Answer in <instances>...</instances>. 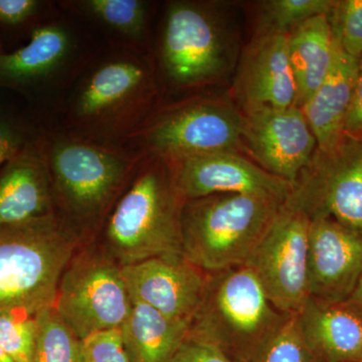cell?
Returning a JSON list of instances; mask_svg holds the SVG:
<instances>
[{"label": "cell", "mask_w": 362, "mask_h": 362, "mask_svg": "<svg viewBox=\"0 0 362 362\" xmlns=\"http://www.w3.org/2000/svg\"><path fill=\"white\" fill-rule=\"evenodd\" d=\"M168 161L158 157L139 168L107 216L102 247L120 266L182 254L181 211Z\"/></svg>", "instance_id": "6da1fadb"}, {"label": "cell", "mask_w": 362, "mask_h": 362, "mask_svg": "<svg viewBox=\"0 0 362 362\" xmlns=\"http://www.w3.org/2000/svg\"><path fill=\"white\" fill-rule=\"evenodd\" d=\"M86 244L56 214L0 226V313L35 317L54 306L62 274Z\"/></svg>", "instance_id": "7a4b0ae2"}, {"label": "cell", "mask_w": 362, "mask_h": 362, "mask_svg": "<svg viewBox=\"0 0 362 362\" xmlns=\"http://www.w3.org/2000/svg\"><path fill=\"white\" fill-rule=\"evenodd\" d=\"M47 158L54 214L88 244L134 175L137 157L66 138L52 145Z\"/></svg>", "instance_id": "3957f363"}, {"label": "cell", "mask_w": 362, "mask_h": 362, "mask_svg": "<svg viewBox=\"0 0 362 362\" xmlns=\"http://www.w3.org/2000/svg\"><path fill=\"white\" fill-rule=\"evenodd\" d=\"M290 315L279 311L247 266L209 273L189 335L235 362H257Z\"/></svg>", "instance_id": "277c9868"}, {"label": "cell", "mask_w": 362, "mask_h": 362, "mask_svg": "<svg viewBox=\"0 0 362 362\" xmlns=\"http://www.w3.org/2000/svg\"><path fill=\"white\" fill-rule=\"evenodd\" d=\"M283 206L247 194L185 201L181 211L183 256L207 273L246 265Z\"/></svg>", "instance_id": "5b68a950"}, {"label": "cell", "mask_w": 362, "mask_h": 362, "mask_svg": "<svg viewBox=\"0 0 362 362\" xmlns=\"http://www.w3.org/2000/svg\"><path fill=\"white\" fill-rule=\"evenodd\" d=\"M54 308L81 340L120 329L132 310L121 266L100 244L81 247L62 274Z\"/></svg>", "instance_id": "8992f818"}, {"label": "cell", "mask_w": 362, "mask_h": 362, "mask_svg": "<svg viewBox=\"0 0 362 362\" xmlns=\"http://www.w3.org/2000/svg\"><path fill=\"white\" fill-rule=\"evenodd\" d=\"M284 206L362 233V140L345 135L333 148L317 149Z\"/></svg>", "instance_id": "52a82bcc"}, {"label": "cell", "mask_w": 362, "mask_h": 362, "mask_svg": "<svg viewBox=\"0 0 362 362\" xmlns=\"http://www.w3.org/2000/svg\"><path fill=\"white\" fill-rule=\"evenodd\" d=\"M311 221L284 206L246 263L271 303L288 315L309 299L308 247Z\"/></svg>", "instance_id": "ba28073f"}, {"label": "cell", "mask_w": 362, "mask_h": 362, "mask_svg": "<svg viewBox=\"0 0 362 362\" xmlns=\"http://www.w3.org/2000/svg\"><path fill=\"white\" fill-rule=\"evenodd\" d=\"M244 117L226 105L197 103L173 112L145 133L157 157L177 161L218 152H237L243 145Z\"/></svg>", "instance_id": "9c48e42d"}, {"label": "cell", "mask_w": 362, "mask_h": 362, "mask_svg": "<svg viewBox=\"0 0 362 362\" xmlns=\"http://www.w3.org/2000/svg\"><path fill=\"white\" fill-rule=\"evenodd\" d=\"M185 201L214 194H247L284 204L291 183L269 173L237 152H218L168 161Z\"/></svg>", "instance_id": "30bf717a"}, {"label": "cell", "mask_w": 362, "mask_h": 362, "mask_svg": "<svg viewBox=\"0 0 362 362\" xmlns=\"http://www.w3.org/2000/svg\"><path fill=\"white\" fill-rule=\"evenodd\" d=\"M225 52L216 21L201 6L175 4L169 8L162 42L166 74L178 85L201 84L223 69Z\"/></svg>", "instance_id": "8fae6325"}, {"label": "cell", "mask_w": 362, "mask_h": 362, "mask_svg": "<svg viewBox=\"0 0 362 362\" xmlns=\"http://www.w3.org/2000/svg\"><path fill=\"white\" fill-rule=\"evenodd\" d=\"M243 144L262 168L292 185L317 150L315 136L296 106L247 112Z\"/></svg>", "instance_id": "7c38bea8"}, {"label": "cell", "mask_w": 362, "mask_h": 362, "mask_svg": "<svg viewBox=\"0 0 362 362\" xmlns=\"http://www.w3.org/2000/svg\"><path fill=\"white\" fill-rule=\"evenodd\" d=\"M121 273L133 303L148 305L169 318L189 323L204 299L209 275L183 254L121 266Z\"/></svg>", "instance_id": "4fadbf2b"}, {"label": "cell", "mask_w": 362, "mask_h": 362, "mask_svg": "<svg viewBox=\"0 0 362 362\" xmlns=\"http://www.w3.org/2000/svg\"><path fill=\"white\" fill-rule=\"evenodd\" d=\"M362 272V233L331 218L312 220L309 230V296L324 303H343Z\"/></svg>", "instance_id": "5bb4252c"}, {"label": "cell", "mask_w": 362, "mask_h": 362, "mask_svg": "<svg viewBox=\"0 0 362 362\" xmlns=\"http://www.w3.org/2000/svg\"><path fill=\"white\" fill-rule=\"evenodd\" d=\"M237 87L247 113L296 106L297 85L290 62L289 35H259L243 61Z\"/></svg>", "instance_id": "9a60e30c"}, {"label": "cell", "mask_w": 362, "mask_h": 362, "mask_svg": "<svg viewBox=\"0 0 362 362\" xmlns=\"http://www.w3.org/2000/svg\"><path fill=\"white\" fill-rule=\"evenodd\" d=\"M51 214H56L47 158L28 143L0 171V226Z\"/></svg>", "instance_id": "2e32d148"}, {"label": "cell", "mask_w": 362, "mask_h": 362, "mask_svg": "<svg viewBox=\"0 0 362 362\" xmlns=\"http://www.w3.org/2000/svg\"><path fill=\"white\" fill-rule=\"evenodd\" d=\"M148 81L146 69L135 59L105 62L86 78L75 101L76 117L85 123H104L134 104Z\"/></svg>", "instance_id": "e0dca14e"}, {"label": "cell", "mask_w": 362, "mask_h": 362, "mask_svg": "<svg viewBox=\"0 0 362 362\" xmlns=\"http://www.w3.org/2000/svg\"><path fill=\"white\" fill-rule=\"evenodd\" d=\"M359 59L349 56L337 40L334 61L320 87L302 106L315 136L317 149L329 150L341 141L356 89Z\"/></svg>", "instance_id": "ac0fdd59"}, {"label": "cell", "mask_w": 362, "mask_h": 362, "mask_svg": "<svg viewBox=\"0 0 362 362\" xmlns=\"http://www.w3.org/2000/svg\"><path fill=\"white\" fill-rule=\"evenodd\" d=\"M297 316L305 339L319 361H361L362 319L344 304L324 303L309 297Z\"/></svg>", "instance_id": "d6986e66"}, {"label": "cell", "mask_w": 362, "mask_h": 362, "mask_svg": "<svg viewBox=\"0 0 362 362\" xmlns=\"http://www.w3.org/2000/svg\"><path fill=\"white\" fill-rule=\"evenodd\" d=\"M71 51V39L65 28H37L25 47L0 54V87L23 88L45 80L64 66Z\"/></svg>", "instance_id": "ffe728a7"}, {"label": "cell", "mask_w": 362, "mask_h": 362, "mask_svg": "<svg viewBox=\"0 0 362 362\" xmlns=\"http://www.w3.org/2000/svg\"><path fill=\"white\" fill-rule=\"evenodd\" d=\"M335 49L337 39L328 16L312 18L289 33L290 62L297 85L296 107L302 108L327 77Z\"/></svg>", "instance_id": "44dd1931"}, {"label": "cell", "mask_w": 362, "mask_h": 362, "mask_svg": "<svg viewBox=\"0 0 362 362\" xmlns=\"http://www.w3.org/2000/svg\"><path fill=\"white\" fill-rule=\"evenodd\" d=\"M189 327V322L169 318L148 305L133 303L120 332L131 362H171Z\"/></svg>", "instance_id": "7402d4cb"}, {"label": "cell", "mask_w": 362, "mask_h": 362, "mask_svg": "<svg viewBox=\"0 0 362 362\" xmlns=\"http://www.w3.org/2000/svg\"><path fill=\"white\" fill-rule=\"evenodd\" d=\"M37 323L33 362H85L84 344L54 306L35 316Z\"/></svg>", "instance_id": "603a6c76"}, {"label": "cell", "mask_w": 362, "mask_h": 362, "mask_svg": "<svg viewBox=\"0 0 362 362\" xmlns=\"http://www.w3.org/2000/svg\"><path fill=\"white\" fill-rule=\"evenodd\" d=\"M334 0H271L264 2L259 35L287 33L318 16H329Z\"/></svg>", "instance_id": "cb8c5ba5"}, {"label": "cell", "mask_w": 362, "mask_h": 362, "mask_svg": "<svg viewBox=\"0 0 362 362\" xmlns=\"http://www.w3.org/2000/svg\"><path fill=\"white\" fill-rule=\"evenodd\" d=\"M88 13L123 35L136 37L146 20L144 2L140 0H88Z\"/></svg>", "instance_id": "d4e9b609"}, {"label": "cell", "mask_w": 362, "mask_h": 362, "mask_svg": "<svg viewBox=\"0 0 362 362\" xmlns=\"http://www.w3.org/2000/svg\"><path fill=\"white\" fill-rule=\"evenodd\" d=\"M257 362H321L300 327L297 314L289 318L272 338Z\"/></svg>", "instance_id": "484cf974"}, {"label": "cell", "mask_w": 362, "mask_h": 362, "mask_svg": "<svg viewBox=\"0 0 362 362\" xmlns=\"http://www.w3.org/2000/svg\"><path fill=\"white\" fill-rule=\"evenodd\" d=\"M37 323L35 317L0 313V347L16 362H33Z\"/></svg>", "instance_id": "4316f807"}, {"label": "cell", "mask_w": 362, "mask_h": 362, "mask_svg": "<svg viewBox=\"0 0 362 362\" xmlns=\"http://www.w3.org/2000/svg\"><path fill=\"white\" fill-rule=\"evenodd\" d=\"M333 35L343 51L356 59L362 57V0L335 1L329 16Z\"/></svg>", "instance_id": "83f0119b"}, {"label": "cell", "mask_w": 362, "mask_h": 362, "mask_svg": "<svg viewBox=\"0 0 362 362\" xmlns=\"http://www.w3.org/2000/svg\"><path fill=\"white\" fill-rule=\"evenodd\" d=\"M86 362H131L124 349L120 329L95 333L83 340Z\"/></svg>", "instance_id": "f1b7e54d"}, {"label": "cell", "mask_w": 362, "mask_h": 362, "mask_svg": "<svg viewBox=\"0 0 362 362\" xmlns=\"http://www.w3.org/2000/svg\"><path fill=\"white\" fill-rule=\"evenodd\" d=\"M171 362H235L211 343L188 334Z\"/></svg>", "instance_id": "f546056e"}, {"label": "cell", "mask_w": 362, "mask_h": 362, "mask_svg": "<svg viewBox=\"0 0 362 362\" xmlns=\"http://www.w3.org/2000/svg\"><path fill=\"white\" fill-rule=\"evenodd\" d=\"M26 140L23 127L0 111V168L30 143Z\"/></svg>", "instance_id": "4dcf8cb0"}, {"label": "cell", "mask_w": 362, "mask_h": 362, "mask_svg": "<svg viewBox=\"0 0 362 362\" xmlns=\"http://www.w3.org/2000/svg\"><path fill=\"white\" fill-rule=\"evenodd\" d=\"M39 6L37 0H0V23L20 25L33 16Z\"/></svg>", "instance_id": "1f68e13d"}, {"label": "cell", "mask_w": 362, "mask_h": 362, "mask_svg": "<svg viewBox=\"0 0 362 362\" xmlns=\"http://www.w3.org/2000/svg\"><path fill=\"white\" fill-rule=\"evenodd\" d=\"M345 134L362 140V57L359 59L354 99L345 122Z\"/></svg>", "instance_id": "d6a6232c"}, {"label": "cell", "mask_w": 362, "mask_h": 362, "mask_svg": "<svg viewBox=\"0 0 362 362\" xmlns=\"http://www.w3.org/2000/svg\"><path fill=\"white\" fill-rule=\"evenodd\" d=\"M342 304L362 319V272L354 291Z\"/></svg>", "instance_id": "836d02e7"}, {"label": "cell", "mask_w": 362, "mask_h": 362, "mask_svg": "<svg viewBox=\"0 0 362 362\" xmlns=\"http://www.w3.org/2000/svg\"><path fill=\"white\" fill-rule=\"evenodd\" d=\"M0 362H16L0 347Z\"/></svg>", "instance_id": "e575fe53"}, {"label": "cell", "mask_w": 362, "mask_h": 362, "mask_svg": "<svg viewBox=\"0 0 362 362\" xmlns=\"http://www.w3.org/2000/svg\"><path fill=\"white\" fill-rule=\"evenodd\" d=\"M0 47H1V45H0ZM0 54H1V52H0Z\"/></svg>", "instance_id": "d590c367"}, {"label": "cell", "mask_w": 362, "mask_h": 362, "mask_svg": "<svg viewBox=\"0 0 362 362\" xmlns=\"http://www.w3.org/2000/svg\"><path fill=\"white\" fill-rule=\"evenodd\" d=\"M359 362H362V358H361V361H359Z\"/></svg>", "instance_id": "8d00e7d4"}, {"label": "cell", "mask_w": 362, "mask_h": 362, "mask_svg": "<svg viewBox=\"0 0 362 362\" xmlns=\"http://www.w3.org/2000/svg\"><path fill=\"white\" fill-rule=\"evenodd\" d=\"M86 362V361H85Z\"/></svg>", "instance_id": "74e56055"}]
</instances>
